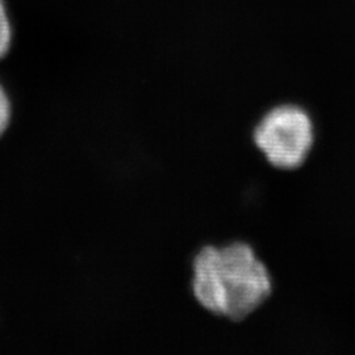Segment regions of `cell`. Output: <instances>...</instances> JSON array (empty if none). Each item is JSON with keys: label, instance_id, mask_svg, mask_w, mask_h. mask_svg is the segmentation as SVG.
Listing matches in <instances>:
<instances>
[{"label": "cell", "instance_id": "3", "mask_svg": "<svg viewBox=\"0 0 355 355\" xmlns=\"http://www.w3.org/2000/svg\"><path fill=\"white\" fill-rule=\"evenodd\" d=\"M12 41L11 21L7 13L4 0H0V60L8 53Z\"/></svg>", "mask_w": 355, "mask_h": 355}, {"label": "cell", "instance_id": "2", "mask_svg": "<svg viewBox=\"0 0 355 355\" xmlns=\"http://www.w3.org/2000/svg\"><path fill=\"white\" fill-rule=\"evenodd\" d=\"M312 112L302 103H274L258 116L252 128V144L271 168L295 173L304 167L318 144Z\"/></svg>", "mask_w": 355, "mask_h": 355}, {"label": "cell", "instance_id": "4", "mask_svg": "<svg viewBox=\"0 0 355 355\" xmlns=\"http://www.w3.org/2000/svg\"><path fill=\"white\" fill-rule=\"evenodd\" d=\"M11 123V103L4 89L0 86V137Z\"/></svg>", "mask_w": 355, "mask_h": 355}, {"label": "cell", "instance_id": "1", "mask_svg": "<svg viewBox=\"0 0 355 355\" xmlns=\"http://www.w3.org/2000/svg\"><path fill=\"white\" fill-rule=\"evenodd\" d=\"M274 290V275L250 242L204 243L191 258V296L214 318L242 322L266 304Z\"/></svg>", "mask_w": 355, "mask_h": 355}]
</instances>
